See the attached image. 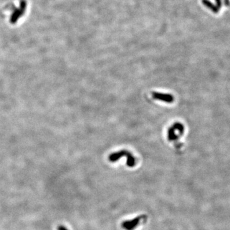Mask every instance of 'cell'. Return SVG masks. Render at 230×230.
I'll return each mask as SVG.
<instances>
[{
    "label": "cell",
    "instance_id": "cell-1",
    "mask_svg": "<svg viewBox=\"0 0 230 230\" xmlns=\"http://www.w3.org/2000/svg\"><path fill=\"white\" fill-rule=\"evenodd\" d=\"M145 216H141L130 221H127L122 223V228L126 230H133L137 227L143 221L146 220Z\"/></svg>",
    "mask_w": 230,
    "mask_h": 230
},
{
    "label": "cell",
    "instance_id": "cell-2",
    "mask_svg": "<svg viewBox=\"0 0 230 230\" xmlns=\"http://www.w3.org/2000/svg\"><path fill=\"white\" fill-rule=\"evenodd\" d=\"M152 97L154 99L166 102L167 103H171L174 100L173 97L169 94H164L157 92H153Z\"/></svg>",
    "mask_w": 230,
    "mask_h": 230
},
{
    "label": "cell",
    "instance_id": "cell-3",
    "mask_svg": "<svg viewBox=\"0 0 230 230\" xmlns=\"http://www.w3.org/2000/svg\"><path fill=\"white\" fill-rule=\"evenodd\" d=\"M129 152H127L126 150H122L118 152H115L114 153L111 154V155H109V159L111 162H116L118 160H119L121 157L127 156Z\"/></svg>",
    "mask_w": 230,
    "mask_h": 230
},
{
    "label": "cell",
    "instance_id": "cell-4",
    "mask_svg": "<svg viewBox=\"0 0 230 230\" xmlns=\"http://www.w3.org/2000/svg\"><path fill=\"white\" fill-rule=\"evenodd\" d=\"M202 3L206 7L209 9L210 10H212L214 13H218L219 12V9L217 7L216 5L210 1L209 0H202Z\"/></svg>",
    "mask_w": 230,
    "mask_h": 230
},
{
    "label": "cell",
    "instance_id": "cell-5",
    "mask_svg": "<svg viewBox=\"0 0 230 230\" xmlns=\"http://www.w3.org/2000/svg\"><path fill=\"white\" fill-rule=\"evenodd\" d=\"M135 162H136L135 158L129 152L127 155V165L129 167H133L135 165Z\"/></svg>",
    "mask_w": 230,
    "mask_h": 230
},
{
    "label": "cell",
    "instance_id": "cell-6",
    "mask_svg": "<svg viewBox=\"0 0 230 230\" xmlns=\"http://www.w3.org/2000/svg\"><path fill=\"white\" fill-rule=\"evenodd\" d=\"M216 6L219 10L221 9L222 7V0H216Z\"/></svg>",
    "mask_w": 230,
    "mask_h": 230
},
{
    "label": "cell",
    "instance_id": "cell-7",
    "mask_svg": "<svg viewBox=\"0 0 230 230\" xmlns=\"http://www.w3.org/2000/svg\"><path fill=\"white\" fill-rule=\"evenodd\" d=\"M224 3L225 6H230V1H229V0H224Z\"/></svg>",
    "mask_w": 230,
    "mask_h": 230
},
{
    "label": "cell",
    "instance_id": "cell-8",
    "mask_svg": "<svg viewBox=\"0 0 230 230\" xmlns=\"http://www.w3.org/2000/svg\"><path fill=\"white\" fill-rule=\"evenodd\" d=\"M58 230H68L66 228L64 227V226H59V227L58 228Z\"/></svg>",
    "mask_w": 230,
    "mask_h": 230
}]
</instances>
